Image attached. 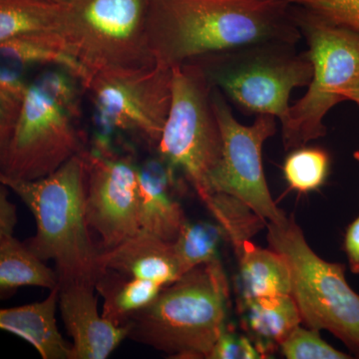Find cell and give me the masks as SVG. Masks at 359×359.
<instances>
[{
    "label": "cell",
    "instance_id": "obj_1",
    "mask_svg": "<svg viewBox=\"0 0 359 359\" xmlns=\"http://www.w3.org/2000/svg\"><path fill=\"white\" fill-rule=\"evenodd\" d=\"M287 0H148L156 63L168 68L250 45H294L301 30Z\"/></svg>",
    "mask_w": 359,
    "mask_h": 359
},
{
    "label": "cell",
    "instance_id": "obj_2",
    "mask_svg": "<svg viewBox=\"0 0 359 359\" xmlns=\"http://www.w3.org/2000/svg\"><path fill=\"white\" fill-rule=\"evenodd\" d=\"M32 211L36 233L26 245L43 262L55 263L59 285H95L99 257L85 211L86 168L83 152L54 173L33 181L0 179Z\"/></svg>",
    "mask_w": 359,
    "mask_h": 359
},
{
    "label": "cell",
    "instance_id": "obj_3",
    "mask_svg": "<svg viewBox=\"0 0 359 359\" xmlns=\"http://www.w3.org/2000/svg\"><path fill=\"white\" fill-rule=\"evenodd\" d=\"M230 287L221 261L201 264L163 287L129 321L128 339L171 358L209 359L228 327Z\"/></svg>",
    "mask_w": 359,
    "mask_h": 359
},
{
    "label": "cell",
    "instance_id": "obj_4",
    "mask_svg": "<svg viewBox=\"0 0 359 359\" xmlns=\"http://www.w3.org/2000/svg\"><path fill=\"white\" fill-rule=\"evenodd\" d=\"M75 82L59 69L30 83L20 119L0 147V179L44 178L83 152L75 127L81 115Z\"/></svg>",
    "mask_w": 359,
    "mask_h": 359
},
{
    "label": "cell",
    "instance_id": "obj_5",
    "mask_svg": "<svg viewBox=\"0 0 359 359\" xmlns=\"http://www.w3.org/2000/svg\"><path fill=\"white\" fill-rule=\"evenodd\" d=\"M266 228L269 247L289 264L290 295L304 327L327 330L359 358V294L347 283L344 264L318 257L292 217Z\"/></svg>",
    "mask_w": 359,
    "mask_h": 359
},
{
    "label": "cell",
    "instance_id": "obj_6",
    "mask_svg": "<svg viewBox=\"0 0 359 359\" xmlns=\"http://www.w3.org/2000/svg\"><path fill=\"white\" fill-rule=\"evenodd\" d=\"M172 71L171 109L157 152L161 162L173 172H181L203 201L211 195L212 178L223 159L212 86L195 61Z\"/></svg>",
    "mask_w": 359,
    "mask_h": 359
},
{
    "label": "cell",
    "instance_id": "obj_7",
    "mask_svg": "<svg viewBox=\"0 0 359 359\" xmlns=\"http://www.w3.org/2000/svg\"><path fill=\"white\" fill-rule=\"evenodd\" d=\"M292 46L250 45L193 61L202 67L210 84L241 109L276 116L283 126L289 119L290 93L309 85L313 73L308 55L292 53Z\"/></svg>",
    "mask_w": 359,
    "mask_h": 359
},
{
    "label": "cell",
    "instance_id": "obj_8",
    "mask_svg": "<svg viewBox=\"0 0 359 359\" xmlns=\"http://www.w3.org/2000/svg\"><path fill=\"white\" fill-rule=\"evenodd\" d=\"M292 15L308 42L306 55L313 73L308 92L290 107L289 119L283 126L287 150L304 147L325 136L323 118L344 101L340 91L359 72V32L330 23L301 7Z\"/></svg>",
    "mask_w": 359,
    "mask_h": 359
},
{
    "label": "cell",
    "instance_id": "obj_9",
    "mask_svg": "<svg viewBox=\"0 0 359 359\" xmlns=\"http://www.w3.org/2000/svg\"><path fill=\"white\" fill-rule=\"evenodd\" d=\"M148 0H67L65 36L90 75L157 65L148 41Z\"/></svg>",
    "mask_w": 359,
    "mask_h": 359
},
{
    "label": "cell",
    "instance_id": "obj_10",
    "mask_svg": "<svg viewBox=\"0 0 359 359\" xmlns=\"http://www.w3.org/2000/svg\"><path fill=\"white\" fill-rule=\"evenodd\" d=\"M212 105L223 136V159L212 178V193L233 196L268 223H283L287 217L269 192L263 167V145L276 134V116L261 114L250 126L233 117L223 93L212 87Z\"/></svg>",
    "mask_w": 359,
    "mask_h": 359
},
{
    "label": "cell",
    "instance_id": "obj_11",
    "mask_svg": "<svg viewBox=\"0 0 359 359\" xmlns=\"http://www.w3.org/2000/svg\"><path fill=\"white\" fill-rule=\"evenodd\" d=\"M173 71L162 65L92 74L85 90L111 126L160 142L171 109Z\"/></svg>",
    "mask_w": 359,
    "mask_h": 359
},
{
    "label": "cell",
    "instance_id": "obj_12",
    "mask_svg": "<svg viewBox=\"0 0 359 359\" xmlns=\"http://www.w3.org/2000/svg\"><path fill=\"white\" fill-rule=\"evenodd\" d=\"M83 157L87 222L101 238L103 250L113 249L140 231L139 167L130 158L118 157L105 149L83 151Z\"/></svg>",
    "mask_w": 359,
    "mask_h": 359
},
{
    "label": "cell",
    "instance_id": "obj_13",
    "mask_svg": "<svg viewBox=\"0 0 359 359\" xmlns=\"http://www.w3.org/2000/svg\"><path fill=\"white\" fill-rule=\"evenodd\" d=\"M95 285H59V308L72 339L73 359H105L128 339L130 325H116L98 311Z\"/></svg>",
    "mask_w": 359,
    "mask_h": 359
},
{
    "label": "cell",
    "instance_id": "obj_14",
    "mask_svg": "<svg viewBox=\"0 0 359 359\" xmlns=\"http://www.w3.org/2000/svg\"><path fill=\"white\" fill-rule=\"evenodd\" d=\"M99 269L166 287L181 278L173 243L139 231L113 249L103 250Z\"/></svg>",
    "mask_w": 359,
    "mask_h": 359
},
{
    "label": "cell",
    "instance_id": "obj_15",
    "mask_svg": "<svg viewBox=\"0 0 359 359\" xmlns=\"http://www.w3.org/2000/svg\"><path fill=\"white\" fill-rule=\"evenodd\" d=\"M174 172L162 162L139 167L137 214L140 231L173 243L187 222L172 193Z\"/></svg>",
    "mask_w": 359,
    "mask_h": 359
},
{
    "label": "cell",
    "instance_id": "obj_16",
    "mask_svg": "<svg viewBox=\"0 0 359 359\" xmlns=\"http://www.w3.org/2000/svg\"><path fill=\"white\" fill-rule=\"evenodd\" d=\"M59 287L39 302L0 311V327L29 342L43 359H73V344L58 330Z\"/></svg>",
    "mask_w": 359,
    "mask_h": 359
},
{
    "label": "cell",
    "instance_id": "obj_17",
    "mask_svg": "<svg viewBox=\"0 0 359 359\" xmlns=\"http://www.w3.org/2000/svg\"><path fill=\"white\" fill-rule=\"evenodd\" d=\"M243 328L264 358L280 349L283 340L302 323L290 294L240 299Z\"/></svg>",
    "mask_w": 359,
    "mask_h": 359
},
{
    "label": "cell",
    "instance_id": "obj_18",
    "mask_svg": "<svg viewBox=\"0 0 359 359\" xmlns=\"http://www.w3.org/2000/svg\"><path fill=\"white\" fill-rule=\"evenodd\" d=\"M238 257L241 299L290 294L292 280L285 257L250 240L233 248Z\"/></svg>",
    "mask_w": 359,
    "mask_h": 359
},
{
    "label": "cell",
    "instance_id": "obj_19",
    "mask_svg": "<svg viewBox=\"0 0 359 359\" xmlns=\"http://www.w3.org/2000/svg\"><path fill=\"white\" fill-rule=\"evenodd\" d=\"M2 58L20 65H49L69 73L85 89L90 73L75 57L61 33L23 35L0 42Z\"/></svg>",
    "mask_w": 359,
    "mask_h": 359
},
{
    "label": "cell",
    "instance_id": "obj_20",
    "mask_svg": "<svg viewBox=\"0 0 359 359\" xmlns=\"http://www.w3.org/2000/svg\"><path fill=\"white\" fill-rule=\"evenodd\" d=\"M163 287L111 269H100L95 282L96 292L103 299L102 316L116 325H128L135 314L155 301Z\"/></svg>",
    "mask_w": 359,
    "mask_h": 359
},
{
    "label": "cell",
    "instance_id": "obj_21",
    "mask_svg": "<svg viewBox=\"0 0 359 359\" xmlns=\"http://www.w3.org/2000/svg\"><path fill=\"white\" fill-rule=\"evenodd\" d=\"M65 7L48 0H0V42L23 35H65Z\"/></svg>",
    "mask_w": 359,
    "mask_h": 359
},
{
    "label": "cell",
    "instance_id": "obj_22",
    "mask_svg": "<svg viewBox=\"0 0 359 359\" xmlns=\"http://www.w3.org/2000/svg\"><path fill=\"white\" fill-rule=\"evenodd\" d=\"M21 287L54 290L59 287L55 269L45 266L26 244L13 236L0 238V290L1 294Z\"/></svg>",
    "mask_w": 359,
    "mask_h": 359
},
{
    "label": "cell",
    "instance_id": "obj_23",
    "mask_svg": "<svg viewBox=\"0 0 359 359\" xmlns=\"http://www.w3.org/2000/svg\"><path fill=\"white\" fill-rule=\"evenodd\" d=\"M226 231L219 223L190 222L187 219L173 242L175 256L181 276L201 264L219 259V249Z\"/></svg>",
    "mask_w": 359,
    "mask_h": 359
},
{
    "label": "cell",
    "instance_id": "obj_24",
    "mask_svg": "<svg viewBox=\"0 0 359 359\" xmlns=\"http://www.w3.org/2000/svg\"><path fill=\"white\" fill-rule=\"evenodd\" d=\"M202 202L217 223L223 226L228 242L233 248L250 240L268 226V222L252 211L249 205L228 194L212 193Z\"/></svg>",
    "mask_w": 359,
    "mask_h": 359
},
{
    "label": "cell",
    "instance_id": "obj_25",
    "mask_svg": "<svg viewBox=\"0 0 359 359\" xmlns=\"http://www.w3.org/2000/svg\"><path fill=\"white\" fill-rule=\"evenodd\" d=\"M327 151L316 147L294 149L283 164V175L290 189L299 193L318 190L325 184L330 172Z\"/></svg>",
    "mask_w": 359,
    "mask_h": 359
},
{
    "label": "cell",
    "instance_id": "obj_26",
    "mask_svg": "<svg viewBox=\"0 0 359 359\" xmlns=\"http://www.w3.org/2000/svg\"><path fill=\"white\" fill-rule=\"evenodd\" d=\"M29 85L20 71L2 66L0 71V147L8 140L20 119Z\"/></svg>",
    "mask_w": 359,
    "mask_h": 359
},
{
    "label": "cell",
    "instance_id": "obj_27",
    "mask_svg": "<svg viewBox=\"0 0 359 359\" xmlns=\"http://www.w3.org/2000/svg\"><path fill=\"white\" fill-rule=\"evenodd\" d=\"M283 355L289 359H348L351 355L337 351L320 337V330L302 327L290 332L280 346Z\"/></svg>",
    "mask_w": 359,
    "mask_h": 359
},
{
    "label": "cell",
    "instance_id": "obj_28",
    "mask_svg": "<svg viewBox=\"0 0 359 359\" xmlns=\"http://www.w3.org/2000/svg\"><path fill=\"white\" fill-rule=\"evenodd\" d=\"M335 25L359 32V0H287Z\"/></svg>",
    "mask_w": 359,
    "mask_h": 359
},
{
    "label": "cell",
    "instance_id": "obj_29",
    "mask_svg": "<svg viewBox=\"0 0 359 359\" xmlns=\"http://www.w3.org/2000/svg\"><path fill=\"white\" fill-rule=\"evenodd\" d=\"M259 358H266L255 342L248 335L245 337L233 332L229 325L217 340L209 356V359Z\"/></svg>",
    "mask_w": 359,
    "mask_h": 359
},
{
    "label": "cell",
    "instance_id": "obj_30",
    "mask_svg": "<svg viewBox=\"0 0 359 359\" xmlns=\"http://www.w3.org/2000/svg\"><path fill=\"white\" fill-rule=\"evenodd\" d=\"M7 187L1 184L0 188V238L13 236L18 216L15 205L8 200Z\"/></svg>",
    "mask_w": 359,
    "mask_h": 359
},
{
    "label": "cell",
    "instance_id": "obj_31",
    "mask_svg": "<svg viewBox=\"0 0 359 359\" xmlns=\"http://www.w3.org/2000/svg\"><path fill=\"white\" fill-rule=\"evenodd\" d=\"M344 249L346 252L349 269L359 275V216L347 226L344 235Z\"/></svg>",
    "mask_w": 359,
    "mask_h": 359
},
{
    "label": "cell",
    "instance_id": "obj_32",
    "mask_svg": "<svg viewBox=\"0 0 359 359\" xmlns=\"http://www.w3.org/2000/svg\"><path fill=\"white\" fill-rule=\"evenodd\" d=\"M342 100L353 101L359 105V72L356 76L340 91Z\"/></svg>",
    "mask_w": 359,
    "mask_h": 359
},
{
    "label": "cell",
    "instance_id": "obj_33",
    "mask_svg": "<svg viewBox=\"0 0 359 359\" xmlns=\"http://www.w3.org/2000/svg\"><path fill=\"white\" fill-rule=\"evenodd\" d=\"M48 1L56 2V4H65L67 0H48Z\"/></svg>",
    "mask_w": 359,
    "mask_h": 359
},
{
    "label": "cell",
    "instance_id": "obj_34",
    "mask_svg": "<svg viewBox=\"0 0 359 359\" xmlns=\"http://www.w3.org/2000/svg\"><path fill=\"white\" fill-rule=\"evenodd\" d=\"M354 158L359 162V151H356V152L354 153Z\"/></svg>",
    "mask_w": 359,
    "mask_h": 359
}]
</instances>
